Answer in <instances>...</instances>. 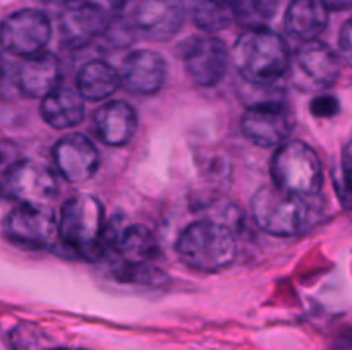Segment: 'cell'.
I'll return each mask as SVG.
<instances>
[{"mask_svg": "<svg viewBox=\"0 0 352 350\" xmlns=\"http://www.w3.org/2000/svg\"><path fill=\"white\" fill-rule=\"evenodd\" d=\"M230 62L246 84L272 88L287 74L291 54L284 38L275 31H244L234 43Z\"/></svg>", "mask_w": 352, "mask_h": 350, "instance_id": "cell-1", "label": "cell"}, {"mask_svg": "<svg viewBox=\"0 0 352 350\" xmlns=\"http://www.w3.org/2000/svg\"><path fill=\"white\" fill-rule=\"evenodd\" d=\"M251 213L263 232L275 237H296L311 230L322 216L320 194L305 198L274 184L263 185L251 199Z\"/></svg>", "mask_w": 352, "mask_h": 350, "instance_id": "cell-2", "label": "cell"}, {"mask_svg": "<svg viewBox=\"0 0 352 350\" xmlns=\"http://www.w3.org/2000/svg\"><path fill=\"white\" fill-rule=\"evenodd\" d=\"M186 266L201 273H217L236 261L237 237L229 223L201 218L186 226L175 244Z\"/></svg>", "mask_w": 352, "mask_h": 350, "instance_id": "cell-3", "label": "cell"}, {"mask_svg": "<svg viewBox=\"0 0 352 350\" xmlns=\"http://www.w3.org/2000/svg\"><path fill=\"white\" fill-rule=\"evenodd\" d=\"M105 226V206L102 201L91 194H78L62 205L57 237L69 250L93 259L102 256Z\"/></svg>", "mask_w": 352, "mask_h": 350, "instance_id": "cell-4", "label": "cell"}, {"mask_svg": "<svg viewBox=\"0 0 352 350\" xmlns=\"http://www.w3.org/2000/svg\"><path fill=\"white\" fill-rule=\"evenodd\" d=\"M274 185L292 194L318 196L323 187V167L318 153L305 141H285L270 161Z\"/></svg>", "mask_w": 352, "mask_h": 350, "instance_id": "cell-5", "label": "cell"}, {"mask_svg": "<svg viewBox=\"0 0 352 350\" xmlns=\"http://www.w3.org/2000/svg\"><path fill=\"white\" fill-rule=\"evenodd\" d=\"M294 129V115L284 100L248 105L241 119V130L256 146L277 148L289 139Z\"/></svg>", "mask_w": 352, "mask_h": 350, "instance_id": "cell-6", "label": "cell"}, {"mask_svg": "<svg viewBox=\"0 0 352 350\" xmlns=\"http://www.w3.org/2000/svg\"><path fill=\"white\" fill-rule=\"evenodd\" d=\"M186 72L203 88H212L226 78L230 64V54L226 43L212 34H196L179 48Z\"/></svg>", "mask_w": 352, "mask_h": 350, "instance_id": "cell-7", "label": "cell"}, {"mask_svg": "<svg viewBox=\"0 0 352 350\" xmlns=\"http://www.w3.org/2000/svg\"><path fill=\"white\" fill-rule=\"evenodd\" d=\"M50 38L52 23L41 10H17L0 23V47L17 57L40 54L50 43Z\"/></svg>", "mask_w": 352, "mask_h": 350, "instance_id": "cell-8", "label": "cell"}, {"mask_svg": "<svg viewBox=\"0 0 352 350\" xmlns=\"http://www.w3.org/2000/svg\"><path fill=\"white\" fill-rule=\"evenodd\" d=\"M3 191L19 205L48 206L58 192L55 174L45 163L19 160L3 174Z\"/></svg>", "mask_w": 352, "mask_h": 350, "instance_id": "cell-9", "label": "cell"}, {"mask_svg": "<svg viewBox=\"0 0 352 350\" xmlns=\"http://www.w3.org/2000/svg\"><path fill=\"white\" fill-rule=\"evenodd\" d=\"M3 229L17 246L40 249L50 246L57 237V216L50 205H19L7 215Z\"/></svg>", "mask_w": 352, "mask_h": 350, "instance_id": "cell-10", "label": "cell"}, {"mask_svg": "<svg viewBox=\"0 0 352 350\" xmlns=\"http://www.w3.org/2000/svg\"><path fill=\"white\" fill-rule=\"evenodd\" d=\"M105 26V10L88 0H72L65 3L58 14L62 47L71 51L89 47L96 38L102 36Z\"/></svg>", "mask_w": 352, "mask_h": 350, "instance_id": "cell-11", "label": "cell"}, {"mask_svg": "<svg viewBox=\"0 0 352 350\" xmlns=\"http://www.w3.org/2000/svg\"><path fill=\"white\" fill-rule=\"evenodd\" d=\"M186 23L182 0H140L134 10V30L151 41H168Z\"/></svg>", "mask_w": 352, "mask_h": 350, "instance_id": "cell-12", "label": "cell"}, {"mask_svg": "<svg viewBox=\"0 0 352 350\" xmlns=\"http://www.w3.org/2000/svg\"><path fill=\"white\" fill-rule=\"evenodd\" d=\"M119 79L120 86L133 95H157L167 81V62L153 50H134L124 57Z\"/></svg>", "mask_w": 352, "mask_h": 350, "instance_id": "cell-13", "label": "cell"}, {"mask_svg": "<svg viewBox=\"0 0 352 350\" xmlns=\"http://www.w3.org/2000/svg\"><path fill=\"white\" fill-rule=\"evenodd\" d=\"M54 161L58 174L71 184H82L96 174L100 153L85 134H69L54 146Z\"/></svg>", "mask_w": 352, "mask_h": 350, "instance_id": "cell-14", "label": "cell"}, {"mask_svg": "<svg viewBox=\"0 0 352 350\" xmlns=\"http://www.w3.org/2000/svg\"><path fill=\"white\" fill-rule=\"evenodd\" d=\"M14 81L23 95L30 98H43L52 89L62 84L60 58L45 50L24 57L23 62L17 65Z\"/></svg>", "mask_w": 352, "mask_h": 350, "instance_id": "cell-15", "label": "cell"}, {"mask_svg": "<svg viewBox=\"0 0 352 350\" xmlns=\"http://www.w3.org/2000/svg\"><path fill=\"white\" fill-rule=\"evenodd\" d=\"M93 129L103 144L120 148L129 143L136 134L138 113L127 102L112 100L95 110Z\"/></svg>", "mask_w": 352, "mask_h": 350, "instance_id": "cell-16", "label": "cell"}, {"mask_svg": "<svg viewBox=\"0 0 352 350\" xmlns=\"http://www.w3.org/2000/svg\"><path fill=\"white\" fill-rule=\"evenodd\" d=\"M296 65L311 84L330 88L336 84L342 72L340 55L332 47L320 40L302 41L296 51Z\"/></svg>", "mask_w": 352, "mask_h": 350, "instance_id": "cell-17", "label": "cell"}, {"mask_svg": "<svg viewBox=\"0 0 352 350\" xmlns=\"http://www.w3.org/2000/svg\"><path fill=\"white\" fill-rule=\"evenodd\" d=\"M85 100L78 89L58 84L41 98L40 113L45 122L58 130L72 129L85 119Z\"/></svg>", "mask_w": 352, "mask_h": 350, "instance_id": "cell-18", "label": "cell"}, {"mask_svg": "<svg viewBox=\"0 0 352 350\" xmlns=\"http://www.w3.org/2000/svg\"><path fill=\"white\" fill-rule=\"evenodd\" d=\"M330 10L322 0H291L285 10V31L292 38L301 41L318 40L327 30Z\"/></svg>", "mask_w": 352, "mask_h": 350, "instance_id": "cell-19", "label": "cell"}, {"mask_svg": "<svg viewBox=\"0 0 352 350\" xmlns=\"http://www.w3.org/2000/svg\"><path fill=\"white\" fill-rule=\"evenodd\" d=\"M119 86V71L105 60H91L85 64L76 79V89L82 100L88 102H102L109 98Z\"/></svg>", "mask_w": 352, "mask_h": 350, "instance_id": "cell-20", "label": "cell"}, {"mask_svg": "<svg viewBox=\"0 0 352 350\" xmlns=\"http://www.w3.org/2000/svg\"><path fill=\"white\" fill-rule=\"evenodd\" d=\"M280 0H234L232 17L246 31L267 30L277 16Z\"/></svg>", "mask_w": 352, "mask_h": 350, "instance_id": "cell-21", "label": "cell"}, {"mask_svg": "<svg viewBox=\"0 0 352 350\" xmlns=\"http://www.w3.org/2000/svg\"><path fill=\"white\" fill-rule=\"evenodd\" d=\"M234 0H192V21L199 30L213 34L230 26Z\"/></svg>", "mask_w": 352, "mask_h": 350, "instance_id": "cell-22", "label": "cell"}, {"mask_svg": "<svg viewBox=\"0 0 352 350\" xmlns=\"http://www.w3.org/2000/svg\"><path fill=\"white\" fill-rule=\"evenodd\" d=\"M9 342L12 350H54L57 347L43 329L30 323L17 325L10 331Z\"/></svg>", "mask_w": 352, "mask_h": 350, "instance_id": "cell-23", "label": "cell"}, {"mask_svg": "<svg viewBox=\"0 0 352 350\" xmlns=\"http://www.w3.org/2000/svg\"><path fill=\"white\" fill-rule=\"evenodd\" d=\"M134 34H136V30L133 26H127L122 19H113V21H107L105 31H103L102 38L103 40L109 41L112 47L116 48H124L129 47L131 43L134 41Z\"/></svg>", "mask_w": 352, "mask_h": 350, "instance_id": "cell-24", "label": "cell"}, {"mask_svg": "<svg viewBox=\"0 0 352 350\" xmlns=\"http://www.w3.org/2000/svg\"><path fill=\"white\" fill-rule=\"evenodd\" d=\"M351 144L347 143L344 146L342 151V161H340V177L339 175H333V180H336V189L337 194H339V199L342 201L344 208H349L351 201Z\"/></svg>", "mask_w": 352, "mask_h": 350, "instance_id": "cell-25", "label": "cell"}, {"mask_svg": "<svg viewBox=\"0 0 352 350\" xmlns=\"http://www.w3.org/2000/svg\"><path fill=\"white\" fill-rule=\"evenodd\" d=\"M339 106L340 105L336 96L322 95L313 100L311 105H309V110L318 119H330V117H336L339 113Z\"/></svg>", "mask_w": 352, "mask_h": 350, "instance_id": "cell-26", "label": "cell"}, {"mask_svg": "<svg viewBox=\"0 0 352 350\" xmlns=\"http://www.w3.org/2000/svg\"><path fill=\"white\" fill-rule=\"evenodd\" d=\"M351 41H352V36H351V21H346L342 26V30H340V34H339V48H340V54L344 55V58H346V62L351 60Z\"/></svg>", "mask_w": 352, "mask_h": 350, "instance_id": "cell-27", "label": "cell"}, {"mask_svg": "<svg viewBox=\"0 0 352 350\" xmlns=\"http://www.w3.org/2000/svg\"><path fill=\"white\" fill-rule=\"evenodd\" d=\"M322 3L329 10H347L351 9L352 0H322Z\"/></svg>", "mask_w": 352, "mask_h": 350, "instance_id": "cell-28", "label": "cell"}, {"mask_svg": "<svg viewBox=\"0 0 352 350\" xmlns=\"http://www.w3.org/2000/svg\"><path fill=\"white\" fill-rule=\"evenodd\" d=\"M109 2H110V5L113 7V9L122 10L124 7H126L127 3H129V0H109Z\"/></svg>", "mask_w": 352, "mask_h": 350, "instance_id": "cell-29", "label": "cell"}, {"mask_svg": "<svg viewBox=\"0 0 352 350\" xmlns=\"http://www.w3.org/2000/svg\"><path fill=\"white\" fill-rule=\"evenodd\" d=\"M41 3H47V5H65V3L72 2V0H38Z\"/></svg>", "mask_w": 352, "mask_h": 350, "instance_id": "cell-30", "label": "cell"}, {"mask_svg": "<svg viewBox=\"0 0 352 350\" xmlns=\"http://www.w3.org/2000/svg\"><path fill=\"white\" fill-rule=\"evenodd\" d=\"M0 161H2V153H0Z\"/></svg>", "mask_w": 352, "mask_h": 350, "instance_id": "cell-31", "label": "cell"}]
</instances>
